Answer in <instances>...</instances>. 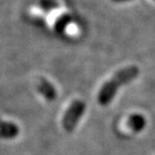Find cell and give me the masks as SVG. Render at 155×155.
I'll list each match as a JSON object with an SVG mask.
<instances>
[{"mask_svg":"<svg viewBox=\"0 0 155 155\" xmlns=\"http://www.w3.org/2000/svg\"><path fill=\"white\" fill-rule=\"evenodd\" d=\"M86 110V103L82 100H75L68 108L63 118V127L68 132H72L79 123Z\"/></svg>","mask_w":155,"mask_h":155,"instance_id":"obj_2","label":"cell"},{"mask_svg":"<svg viewBox=\"0 0 155 155\" xmlns=\"http://www.w3.org/2000/svg\"><path fill=\"white\" fill-rule=\"evenodd\" d=\"M139 75V69L135 66H130L118 71L110 80L102 86L98 94V102L102 106H107L115 98L118 89L124 85L131 83Z\"/></svg>","mask_w":155,"mask_h":155,"instance_id":"obj_1","label":"cell"},{"mask_svg":"<svg viewBox=\"0 0 155 155\" xmlns=\"http://www.w3.org/2000/svg\"><path fill=\"white\" fill-rule=\"evenodd\" d=\"M127 126L133 132H140L146 126V119L140 114H133L127 120Z\"/></svg>","mask_w":155,"mask_h":155,"instance_id":"obj_4","label":"cell"},{"mask_svg":"<svg viewBox=\"0 0 155 155\" xmlns=\"http://www.w3.org/2000/svg\"><path fill=\"white\" fill-rule=\"evenodd\" d=\"M19 134V127L13 122H0V137L11 139Z\"/></svg>","mask_w":155,"mask_h":155,"instance_id":"obj_3","label":"cell"},{"mask_svg":"<svg viewBox=\"0 0 155 155\" xmlns=\"http://www.w3.org/2000/svg\"><path fill=\"white\" fill-rule=\"evenodd\" d=\"M114 2H125V1H129V0H113Z\"/></svg>","mask_w":155,"mask_h":155,"instance_id":"obj_6","label":"cell"},{"mask_svg":"<svg viewBox=\"0 0 155 155\" xmlns=\"http://www.w3.org/2000/svg\"><path fill=\"white\" fill-rule=\"evenodd\" d=\"M38 89V92L46 99V100L54 101L55 99L57 92H55L54 86H52L49 82H48L46 80L42 79L41 81H40Z\"/></svg>","mask_w":155,"mask_h":155,"instance_id":"obj_5","label":"cell"}]
</instances>
